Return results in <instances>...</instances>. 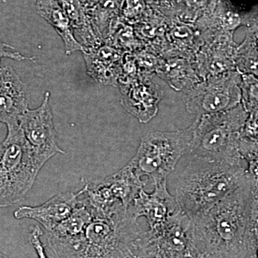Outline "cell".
<instances>
[{
    "label": "cell",
    "mask_w": 258,
    "mask_h": 258,
    "mask_svg": "<svg viewBox=\"0 0 258 258\" xmlns=\"http://www.w3.org/2000/svg\"><path fill=\"white\" fill-rule=\"evenodd\" d=\"M251 178L193 219L194 240L200 254L244 258Z\"/></svg>",
    "instance_id": "6da1fadb"
},
{
    "label": "cell",
    "mask_w": 258,
    "mask_h": 258,
    "mask_svg": "<svg viewBox=\"0 0 258 258\" xmlns=\"http://www.w3.org/2000/svg\"><path fill=\"white\" fill-rule=\"evenodd\" d=\"M186 161L176 174L174 197L180 210L192 220L240 186L248 176L245 161H209L191 154Z\"/></svg>",
    "instance_id": "7a4b0ae2"
},
{
    "label": "cell",
    "mask_w": 258,
    "mask_h": 258,
    "mask_svg": "<svg viewBox=\"0 0 258 258\" xmlns=\"http://www.w3.org/2000/svg\"><path fill=\"white\" fill-rule=\"evenodd\" d=\"M143 231L137 220L123 211L93 217L76 237L47 241L57 258H129Z\"/></svg>",
    "instance_id": "3957f363"
},
{
    "label": "cell",
    "mask_w": 258,
    "mask_h": 258,
    "mask_svg": "<svg viewBox=\"0 0 258 258\" xmlns=\"http://www.w3.org/2000/svg\"><path fill=\"white\" fill-rule=\"evenodd\" d=\"M7 126L8 135L0 144V208L20 203L42 169L18 122Z\"/></svg>",
    "instance_id": "277c9868"
},
{
    "label": "cell",
    "mask_w": 258,
    "mask_h": 258,
    "mask_svg": "<svg viewBox=\"0 0 258 258\" xmlns=\"http://www.w3.org/2000/svg\"><path fill=\"white\" fill-rule=\"evenodd\" d=\"M245 119L242 112L234 109L197 118L189 154L209 161H244L240 138Z\"/></svg>",
    "instance_id": "5b68a950"
},
{
    "label": "cell",
    "mask_w": 258,
    "mask_h": 258,
    "mask_svg": "<svg viewBox=\"0 0 258 258\" xmlns=\"http://www.w3.org/2000/svg\"><path fill=\"white\" fill-rule=\"evenodd\" d=\"M196 123L173 132L144 136L128 165L138 177L147 176L153 185L166 180L183 156L189 152Z\"/></svg>",
    "instance_id": "8992f818"
},
{
    "label": "cell",
    "mask_w": 258,
    "mask_h": 258,
    "mask_svg": "<svg viewBox=\"0 0 258 258\" xmlns=\"http://www.w3.org/2000/svg\"><path fill=\"white\" fill-rule=\"evenodd\" d=\"M193 220L181 210L162 225L144 230L134 245V256L152 258H197Z\"/></svg>",
    "instance_id": "52a82bcc"
},
{
    "label": "cell",
    "mask_w": 258,
    "mask_h": 258,
    "mask_svg": "<svg viewBox=\"0 0 258 258\" xmlns=\"http://www.w3.org/2000/svg\"><path fill=\"white\" fill-rule=\"evenodd\" d=\"M50 92L36 109L28 108L18 118V123L41 167L57 154H66L58 145L50 105Z\"/></svg>",
    "instance_id": "ba28073f"
},
{
    "label": "cell",
    "mask_w": 258,
    "mask_h": 258,
    "mask_svg": "<svg viewBox=\"0 0 258 258\" xmlns=\"http://www.w3.org/2000/svg\"><path fill=\"white\" fill-rule=\"evenodd\" d=\"M237 101L236 88L230 78L219 74L195 86L188 94L186 107L200 118L232 109Z\"/></svg>",
    "instance_id": "9c48e42d"
},
{
    "label": "cell",
    "mask_w": 258,
    "mask_h": 258,
    "mask_svg": "<svg viewBox=\"0 0 258 258\" xmlns=\"http://www.w3.org/2000/svg\"><path fill=\"white\" fill-rule=\"evenodd\" d=\"M152 192L142 189L128 209L130 216L137 220L141 217L147 218L149 229H154L180 210L175 198L169 193L166 180L154 185Z\"/></svg>",
    "instance_id": "30bf717a"
},
{
    "label": "cell",
    "mask_w": 258,
    "mask_h": 258,
    "mask_svg": "<svg viewBox=\"0 0 258 258\" xmlns=\"http://www.w3.org/2000/svg\"><path fill=\"white\" fill-rule=\"evenodd\" d=\"M83 187L78 192H61L51 198L38 206H23L17 209L14 216L18 220L30 219L40 224L45 232L69 217L80 203L79 197L83 195Z\"/></svg>",
    "instance_id": "8fae6325"
},
{
    "label": "cell",
    "mask_w": 258,
    "mask_h": 258,
    "mask_svg": "<svg viewBox=\"0 0 258 258\" xmlns=\"http://www.w3.org/2000/svg\"><path fill=\"white\" fill-rule=\"evenodd\" d=\"M120 87V103L139 122L148 123L157 115L161 93L155 84L149 80L139 79Z\"/></svg>",
    "instance_id": "7c38bea8"
},
{
    "label": "cell",
    "mask_w": 258,
    "mask_h": 258,
    "mask_svg": "<svg viewBox=\"0 0 258 258\" xmlns=\"http://www.w3.org/2000/svg\"><path fill=\"white\" fill-rule=\"evenodd\" d=\"M28 108L27 86L11 67L0 68V122H18Z\"/></svg>",
    "instance_id": "4fadbf2b"
},
{
    "label": "cell",
    "mask_w": 258,
    "mask_h": 258,
    "mask_svg": "<svg viewBox=\"0 0 258 258\" xmlns=\"http://www.w3.org/2000/svg\"><path fill=\"white\" fill-rule=\"evenodd\" d=\"M82 52L88 76L104 86L117 85L121 74V55L118 50L104 44L95 50Z\"/></svg>",
    "instance_id": "5bb4252c"
},
{
    "label": "cell",
    "mask_w": 258,
    "mask_h": 258,
    "mask_svg": "<svg viewBox=\"0 0 258 258\" xmlns=\"http://www.w3.org/2000/svg\"><path fill=\"white\" fill-rule=\"evenodd\" d=\"M37 13L55 29L63 41L66 55L76 51L83 52V47L74 36L71 20L58 0H36Z\"/></svg>",
    "instance_id": "9a60e30c"
},
{
    "label": "cell",
    "mask_w": 258,
    "mask_h": 258,
    "mask_svg": "<svg viewBox=\"0 0 258 258\" xmlns=\"http://www.w3.org/2000/svg\"><path fill=\"white\" fill-rule=\"evenodd\" d=\"M104 181L115 200L127 210L147 182L138 177L128 164L112 175L107 176Z\"/></svg>",
    "instance_id": "2e32d148"
},
{
    "label": "cell",
    "mask_w": 258,
    "mask_h": 258,
    "mask_svg": "<svg viewBox=\"0 0 258 258\" xmlns=\"http://www.w3.org/2000/svg\"><path fill=\"white\" fill-rule=\"evenodd\" d=\"M92 219L91 210L80 200L79 205L75 208L69 217L52 230L45 232L47 240L71 238L79 235L84 231Z\"/></svg>",
    "instance_id": "e0dca14e"
},
{
    "label": "cell",
    "mask_w": 258,
    "mask_h": 258,
    "mask_svg": "<svg viewBox=\"0 0 258 258\" xmlns=\"http://www.w3.org/2000/svg\"><path fill=\"white\" fill-rule=\"evenodd\" d=\"M244 258H258V181L252 178L247 208Z\"/></svg>",
    "instance_id": "ac0fdd59"
},
{
    "label": "cell",
    "mask_w": 258,
    "mask_h": 258,
    "mask_svg": "<svg viewBox=\"0 0 258 258\" xmlns=\"http://www.w3.org/2000/svg\"><path fill=\"white\" fill-rule=\"evenodd\" d=\"M244 84L246 108L251 113L258 114V81L254 79H246Z\"/></svg>",
    "instance_id": "d6986e66"
},
{
    "label": "cell",
    "mask_w": 258,
    "mask_h": 258,
    "mask_svg": "<svg viewBox=\"0 0 258 258\" xmlns=\"http://www.w3.org/2000/svg\"><path fill=\"white\" fill-rule=\"evenodd\" d=\"M43 232L38 225L33 226L29 234V241L36 252L38 258H49L45 252V247L42 243L41 237Z\"/></svg>",
    "instance_id": "ffe728a7"
},
{
    "label": "cell",
    "mask_w": 258,
    "mask_h": 258,
    "mask_svg": "<svg viewBox=\"0 0 258 258\" xmlns=\"http://www.w3.org/2000/svg\"><path fill=\"white\" fill-rule=\"evenodd\" d=\"M242 137L249 138L251 141H258V114L251 113L242 129Z\"/></svg>",
    "instance_id": "44dd1931"
},
{
    "label": "cell",
    "mask_w": 258,
    "mask_h": 258,
    "mask_svg": "<svg viewBox=\"0 0 258 258\" xmlns=\"http://www.w3.org/2000/svg\"><path fill=\"white\" fill-rule=\"evenodd\" d=\"M3 57H10V58L18 61L34 60L35 58V57H27V56L23 55L18 51L15 50V47L0 41V61Z\"/></svg>",
    "instance_id": "7402d4cb"
},
{
    "label": "cell",
    "mask_w": 258,
    "mask_h": 258,
    "mask_svg": "<svg viewBox=\"0 0 258 258\" xmlns=\"http://www.w3.org/2000/svg\"><path fill=\"white\" fill-rule=\"evenodd\" d=\"M143 9L141 0H125L123 7V13L128 18L138 16Z\"/></svg>",
    "instance_id": "603a6c76"
},
{
    "label": "cell",
    "mask_w": 258,
    "mask_h": 258,
    "mask_svg": "<svg viewBox=\"0 0 258 258\" xmlns=\"http://www.w3.org/2000/svg\"><path fill=\"white\" fill-rule=\"evenodd\" d=\"M225 23L229 28H235L240 23V18L237 15L228 13L225 15Z\"/></svg>",
    "instance_id": "cb8c5ba5"
},
{
    "label": "cell",
    "mask_w": 258,
    "mask_h": 258,
    "mask_svg": "<svg viewBox=\"0 0 258 258\" xmlns=\"http://www.w3.org/2000/svg\"><path fill=\"white\" fill-rule=\"evenodd\" d=\"M186 2L190 7L200 8V7L203 6L208 2V0H186Z\"/></svg>",
    "instance_id": "d4e9b609"
},
{
    "label": "cell",
    "mask_w": 258,
    "mask_h": 258,
    "mask_svg": "<svg viewBox=\"0 0 258 258\" xmlns=\"http://www.w3.org/2000/svg\"><path fill=\"white\" fill-rule=\"evenodd\" d=\"M252 144H253V147L254 149H256V150L258 152V142H254V141H252Z\"/></svg>",
    "instance_id": "484cf974"
},
{
    "label": "cell",
    "mask_w": 258,
    "mask_h": 258,
    "mask_svg": "<svg viewBox=\"0 0 258 258\" xmlns=\"http://www.w3.org/2000/svg\"><path fill=\"white\" fill-rule=\"evenodd\" d=\"M197 258H212L211 257H209V256L203 255V254H200Z\"/></svg>",
    "instance_id": "4316f807"
},
{
    "label": "cell",
    "mask_w": 258,
    "mask_h": 258,
    "mask_svg": "<svg viewBox=\"0 0 258 258\" xmlns=\"http://www.w3.org/2000/svg\"><path fill=\"white\" fill-rule=\"evenodd\" d=\"M129 258H152V257H137V256H132V257Z\"/></svg>",
    "instance_id": "83f0119b"
},
{
    "label": "cell",
    "mask_w": 258,
    "mask_h": 258,
    "mask_svg": "<svg viewBox=\"0 0 258 258\" xmlns=\"http://www.w3.org/2000/svg\"><path fill=\"white\" fill-rule=\"evenodd\" d=\"M0 258H7V257H5V255H3V254L0 253Z\"/></svg>",
    "instance_id": "f1b7e54d"
}]
</instances>
